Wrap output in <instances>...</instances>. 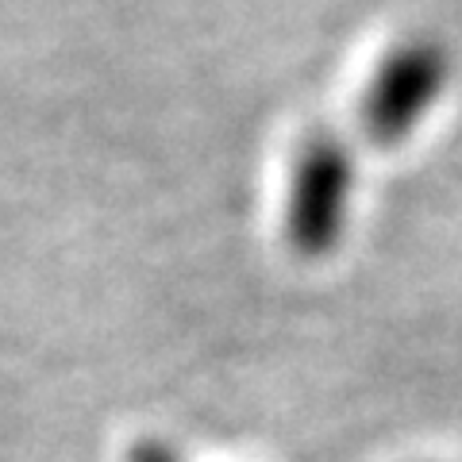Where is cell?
I'll list each match as a JSON object with an SVG mask.
<instances>
[{"instance_id": "obj_3", "label": "cell", "mask_w": 462, "mask_h": 462, "mask_svg": "<svg viewBox=\"0 0 462 462\" xmlns=\"http://www.w3.org/2000/svg\"><path fill=\"white\" fill-rule=\"evenodd\" d=\"M132 462H181V458L173 455L166 443L147 439V443H135V447H132Z\"/></svg>"}, {"instance_id": "obj_1", "label": "cell", "mask_w": 462, "mask_h": 462, "mask_svg": "<svg viewBox=\"0 0 462 462\" xmlns=\"http://www.w3.org/2000/svg\"><path fill=\"white\" fill-rule=\"evenodd\" d=\"M451 85V54L439 39L416 35L397 42L374 66L363 97H358V124L378 147L409 143Z\"/></svg>"}, {"instance_id": "obj_2", "label": "cell", "mask_w": 462, "mask_h": 462, "mask_svg": "<svg viewBox=\"0 0 462 462\" xmlns=\"http://www.w3.org/2000/svg\"><path fill=\"white\" fill-rule=\"evenodd\" d=\"M355 158L336 135H312L297 151L285 189V239L300 258H331L355 212Z\"/></svg>"}]
</instances>
